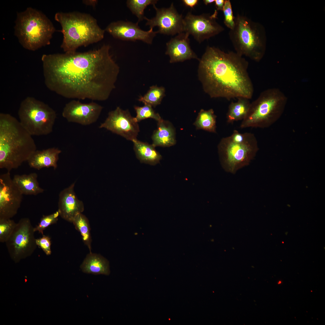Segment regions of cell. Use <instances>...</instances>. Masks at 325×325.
I'll list each match as a JSON object with an SVG mask.
<instances>
[{"mask_svg": "<svg viewBox=\"0 0 325 325\" xmlns=\"http://www.w3.org/2000/svg\"><path fill=\"white\" fill-rule=\"evenodd\" d=\"M104 45L88 51L44 54L48 88L66 98L104 101L115 88L119 68Z\"/></svg>", "mask_w": 325, "mask_h": 325, "instance_id": "cell-1", "label": "cell"}, {"mask_svg": "<svg viewBox=\"0 0 325 325\" xmlns=\"http://www.w3.org/2000/svg\"><path fill=\"white\" fill-rule=\"evenodd\" d=\"M199 60L198 78L210 97L252 98L253 85L248 71L249 63L243 57L208 46Z\"/></svg>", "mask_w": 325, "mask_h": 325, "instance_id": "cell-2", "label": "cell"}, {"mask_svg": "<svg viewBox=\"0 0 325 325\" xmlns=\"http://www.w3.org/2000/svg\"><path fill=\"white\" fill-rule=\"evenodd\" d=\"M16 118L0 113V168L7 171L27 161L36 150L35 141Z\"/></svg>", "mask_w": 325, "mask_h": 325, "instance_id": "cell-3", "label": "cell"}, {"mask_svg": "<svg viewBox=\"0 0 325 325\" xmlns=\"http://www.w3.org/2000/svg\"><path fill=\"white\" fill-rule=\"evenodd\" d=\"M54 19L62 27L63 38L60 47L65 53L75 52L79 47L98 42L104 37L105 30L99 27L96 19L89 14L58 12L55 14Z\"/></svg>", "mask_w": 325, "mask_h": 325, "instance_id": "cell-4", "label": "cell"}, {"mask_svg": "<svg viewBox=\"0 0 325 325\" xmlns=\"http://www.w3.org/2000/svg\"><path fill=\"white\" fill-rule=\"evenodd\" d=\"M234 21L229 36L235 52L241 56L259 62L266 49L267 38L264 26L239 14L235 16Z\"/></svg>", "mask_w": 325, "mask_h": 325, "instance_id": "cell-5", "label": "cell"}, {"mask_svg": "<svg viewBox=\"0 0 325 325\" xmlns=\"http://www.w3.org/2000/svg\"><path fill=\"white\" fill-rule=\"evenodd\" d=\"M14 26L15 34L23 48L35 51L49 45L55 28L42 12L31 7L18 13Z\"/></svg>", "mask_w": 325, "mask_h": 325, "instance_id": "cell-6", "label": "cell"}, {"mask_svg": "<svg viewBox=\"0 0 325 325\" xmlns=\"http://www.w3.org/2000/svg\"><path fill=\"white\" fill-rule=\"evenodd\" d=\"M218 149L222 168L226 172L233 174L248 165L259 150L257 140L253 134L240 133L236 130L230 136L223 138Z\"/></svg>", "mask_w": 325, "mask_h": 325, "instance_id": "cell-7", "label": "cell"}, {"mask_svg": "<svg viewBox=\"0 0 325 325\" xmlns=\"http://www.w3.org/2000/svg\"><path fill=\"white\" fill-rule=\"evenodd\" d=\"M287 98L279 89L272 88L262 91L250 103L241 128H268L276 122L284 110Z\"/></svg>", "mask_w": 325, "mask_h": 325, "instance_id": "cell-8", "label": "cell"}, {"mask_svg": "<svg viewBox=\"0 0 325 325\" xmlns=\"http://www.w3.org/2000/svg\"><path fill=\"white\" fill-rule=\"evenodd\" d=\"M18 114L21 125L32 136L51 133L57 117L56 112L48 105L31 97L21 102Z\"/></svg>", "mask_w": 325, "mask_h": 325, "instance_id": "cell-9", "label": "cell"}, {"mask_svg": "<svg viewBox=\"0 0 325 325\" xmlns=\"http://www.w3.org/2000/svg\"><path fill=\"white\" fill-rule=\"evenodd\" d=\"M33 228L28 218L20 219L6 242L8 252L15 261L30 255L36 246Z\"/></svg>", "mask_w": 325, "mask_h": 325, "instance_id": "cell-10", "label": "cell"}, {"mask_svg": "<svg viewBox=\"0 0 325 325\" xmlns=\"http://www.w3.org/2000/svg\"><path fill=\"white\" fill-rule=\"evenodd\" d=\"M218 12L195 15L188 12L184 18V32L200 43L223 31L224 28L216 20Z\"/></svg>", "mask_w": 325, "mask_h": 325, "instance_id": "cell-11", "label": "cell"}, {"mask_svg": "<svg viewBox=\"0 0 325 325\" xmlns=\"http://www.w3.org/2000/svg\"><path fill=\"white\" fill-rule=\"evenodd\" d=\"M99 128H105L132 141L137 139L140 131L138 122L129 111L123 110L119 107L109 113Z\"/></svg>", "mask_w": 325, "mask_h": 325, "instance_id": "cell-12", "label": "cell"}, {"mask_svg": "<svg viewBox=\"0 0 325 325\" xmlns=\"http://www.w3.org/2000/svg\"><path fill=\"white\" fill-rule=\"evenodd\" d=\"M156 11L155 16L151 19L145 17L146 25L153 28L157 26L159 33L168 35H174L184 32V18L179 14L172 3L168 8H158L153 5Z\"/></svg>", "mask_w": 325, "mask_h": 325, "instance_id": "cell-13", "label": "cell"}, {"mask_svg": "<svg viewBox=\"0 0 325 325\" xmlns=\"http://www.w3.org/2000/svg\"><path fill=\"white\" fill-rule=\"evenodd\" d=\"M23 194L14 184L10 172L0 175V219H11L17 213Z\"/></svg>", "mask_w": 325, "mask_h": 325, "instance_id": "cell-14", "label": "cell"}, {"mask_svg": "<svg viewBox=\"0 0 325 325\" xmlns=\"http://www.w3.org/2000/svg\"><path fill=\"white\" fill-rule=\"evenodd\" d=\"M103 108L94 102L85 104L73 100L66 104L62 115L69 122L88 125L97 120Z\"/></svg>", "mask_w": 325, "mask_h": 325, "instance_id": "cell-15", "label": "cell"}, {"mask_svg": "<svg viewBox=\"0 0 325 325\" xmlns=\"http://www.w3.org/2000/svg\"><path fill=\"white\" fill-rule=\"evenodd\" d=\"M105 31L114 37L124 40L135 41L139 40L151 44L156 36V31L153 28L147 31L141 29L136 23L129 21H118L110 23Z\"/></svg>", "mask_w": 325, "mask_h": 325, "instance_id": "cell-16", "label": "cell"}, {"mask_svg": "<svg viewBox=\"0 0 325 325\" xmlns=\"http://www.w3.org/2000/svg\"><path fill=\"white\" fill-rule=\"evenodd\" d=\"M75 184H72L60 192L58 203L59 216L71 223L77 215L84 210L83 202L78 199L74 192Z\"/></svg>", "mask_w": 325, "mask_h": 325, "instance_id": "cell-17", "label": "cell"}, {"mask_svg": "<svg viewBox=\"0 0 325 325\" xmlns=\"http://www.w3.org/2000/svg\"><path fill=\"white\" fill-rule=\"evenodd\" d=\"M189 36L188 33L183 32L177 34L166 43V54L169 56L170 63L183 62L192 59L199 60L191 48Z\"/></svg>", "mask_w": 325, "mask_h": 325, "instance_id": "cell-18", "label": "cell"}, {"mask_svg": "<svg viewBox=\"0 0 325 325\" xmlns=\"http://www.w3.org/2000/svg\"><path fill=\"white\" fill-rule=\"evenodd\" d=\"M61 151L57 148L51 147L42 150H36L27 162L30 167L37 170L44 168L57 166L59 155Z\"/></svg>", "mask_w": 325, "mask_h": 325, "instance_id": "cell-19", "label": "cell"}, {"mask_svg": "<svg viewBox=\"0 0 325 325\" xmlns=\"http://www.w3.org/2000/svg\"><path fill=\"white\" fill-rule=\"evenodd\" d=\"M152 145L157 146L169 147L176 143L175 132L171 122L161 119L158 122L157 127L152 136Z\"/></svg>", "mask_w": 325, "mask_h": 325, "instance_id": "cell-20", "label": "cell"}, {"mask_svg": "<svg viewBox=\"0 0 325 325\" xmlns=\"http://www.w3.org/2000/svg\"><path fill=\"white\" fill-rule=\"evenodd\" d=\"M80 268L83 272L87 274L108 275L110 273L107 260L99 254L92 252L86 255Z\"/></svg>", "mask_w": 325, "mask_h": 325, "instance_id": "cell-21", "label": "cell"}, {"mask_svg": "<svg viewBox=\"0 0 325 325\" xmlns=\"http://www.w3.org/2000/svg\"><path fill=\"white\" fill-rule=\"evenodd\" d=\"M35 172L28 174L15 175L12 178L13 182L23 195H36L44 191L41 187Z\"/></svg>", "mask_w": 325, "mask_h": 325, "instance_id": "cell-22", "label": "cell"}, {"mask_svg": "<svg viewBox=\"0 0 325 325\" xmlns=\"http://www.w3.org/2000/svg\"><path fill=\"white\" fill-rule=\"evenodd\" d=\"M132 141L137 158L141 163L155 165L159 162L162 156L156 150L155 147L152 144H150L137 139Z\"/></svg>", "mask_w": 325, "mask_h": 325, "instance_id": "cell-23", "label": "cell"}, {"mask_svg": "<svg viewBox=\"0 0 325 325\" xmlns=\"http://www.w3.org/2000/svg\"><path fill=\"white\" fill-rule=\"evenodd\" d=\"M237 99V101L232 102L229 105L226 114L228 123H233L236 121L242 120L248 112L251 103L249 99L243 97Z\"/></svg>", "mask_w": 325, "mask_h": 325, "instance_id": "cell-24", "label": "cell"}, {"mask_svg": "<svg viewBox=\"0 0 325 325\" xmlns=\"http://www.w3.org/2000/svg\"><path fill=\"white\" fill-rule=\"evenodd\" d=\"M216 118L213 110L201 109L194 123L197 129H202L209 132H216Z\"/></svg>", "mask_w": 325, "mask_h": 325, "instance_id": "cell-25", "label": "cell"}, {"mask_svg": "<svg viewBox=\"0 0 325 325\" xmlns=\"http://www.w3.org/2000/svg\"><path fill=\"white\" fill-rule=\"evenodd\" d=\"M72 223L76 229L80 233L83 241L88 247L90 252H91V239L88 219L84 215L80 213L74 218Z\"/></svg>", "mask_w": 325, "mask_h": 325, "instance_id": "cell-26", "label": "cell"}, {"mask_svg": "<svg viewBox=\"0 0 325 325\" xmlns=\"http://www.w3.org/2000/svg\"><path fill=\"white\" fill-rule=\"evenodd\" d=\"M165 92L164 87L153 85L150 87L149 90L145 94L139 97L138 100L144 104L155 107L160 104L165 96Z\"/></svg>", "mask_w": 325, "mask_h": 325, "instance_id": "cell-27", "label": "cell"}, {"mask_svg": "<svg viewBox=\"0 0 325 325\" xmlns=\"http://www.w3.org/2000/svg\"><path fill=\"white\" fill-rule=\"evenodd\" d=\"M156 0H128L127 1V6L133 14L138 19V22L144 19V10L149 5H155Z\"/></svg>", "mask_w": 325, "mask_h": 325, "instance_id": "cell-28", "label": "cell"}, {"mask_svg": "<svg viewBox=\"0 0 325 325\" xmlns=\"http://www.w3.org/2000/svg\"><path fill=\"white\" fill-rule=\"evenodd\" d=\"M136 115L134 118L137 122L146 119L152 118L158 122L162 118L159 114L156 113L150 105L144 104L142 107H134Z\"/></svg>", "mask_w": 325, "mask_h": 325, "instance_id": "cell-29", "label": "cell"}, {"mask_svg": "<svg viewBox=\"0 0 325 325\" xmlns=\"http://www.w3.org/2000/svg\"><path fill=\"white\" fill-rule=\"evenodd\" d=\"M17 223L11 219H0V242L5 243L12 233Z\"/></svg>", "mask_w": 325, "mask_h": 325, "instance_id": "cell-30", "label": "cell"}, {"mask_svg": "<svg viewBox=\"0 0 325 325\" xmlns=\"http://www.w3.org/2000/svg\"><path fill=\"white\" fill-rule=\"evenodd\" d=\"M59 216V212L57 210L55 212L47 215H43L40 219L38 225L34 228L35 232L38 231L43 235V231L50 225L56 223Z\"/></svg>", "mask_w": 325, "mask_h": 325, "instance_id": "cell-31", "label": "cell"}, {"mask_svg": "<svg viewBox=\"0 0 325 325\" xmlns=\"http://www.w3.org/2000/svg\"><path fill=\"white\" fill-rule=\"evenodd\" d=\"M222 11L224 16V23L230 30L232 29L235 25V16L233 15L231 4L230 0H225Z\"/></svg>", "mask_w": 325, "mask_h": 325, "instance_id": "cell-32", "label": "cell"}, {"mask_svg": "<svg viewBox=\"0 0 325 325\" xmlns=\"http://www.w3.org/2000/svg\"><path fill=\"white\" fill-rule=\"evenodd\" d=\"M42 236L41 238L36 239V245L41 248L46 255H49L51 253V239L48 236Z\"/></svg>", "mask_w": 325, "mask_h": 325, "instance_id": "cell-33", "label": "cell"}, {"mask_svg": "<svg viewBox=\"0 0 325 325\" xmlns=\"http://www.w3.org/2000/svg\"><path fill=\"white\" fill-rule=\"evenodd\" d=\"M182 1L186 6L193 8L198 4L199 0H183Z\"/></svg>", "mask_w": 325, "mask_h": 325, "instance_id": "cell-34", "label": "cell"}, {"mask_svg": "<svg viewBox=\"0 0 325 325\" xmlns=\"http://www.w3.org/2000/svg\"><path fill=\"white\" fill-rule=\"evenodd\" d=\"M225 0H215V2L216 10L222 11L223 9Z\"/></svg>", "mask_w": 325, "mask_h": 325, "instance_id": "cell-35", "label": "cell"}, {"mask_svg": "<svg viewBox=\"0 0 325 325\" xmlns=\"http://www.w3.org/2000/svg\"><path fill=\"white\" fill-rule=\"evenodd\" d=\"M83 3L87 5L92 6L93 7H95L96 4L97 3L98 1L97 0H84L83 1Z\"/></svg>", "mask_w": 325, "mask_h": 325, "instance_id": "cell-36", "label": "cell"}, {"mask_svg": "<svg viewBox=\"0 0 325 325\" xmlns=\"http://www.w3.org/2000/svg\"><path fill=\"white\" fill-rule=\"evenodd\" d=\"M215 1V0H204L203 2L205 5H207L213 3Z\"/></svg>", "mask_w": 325, "mask_h": 325, "instance_id": "cell-37", "label": "cell"}]
</instances>
